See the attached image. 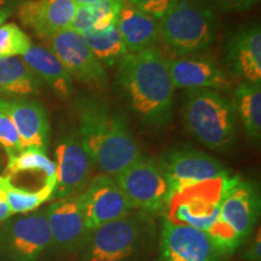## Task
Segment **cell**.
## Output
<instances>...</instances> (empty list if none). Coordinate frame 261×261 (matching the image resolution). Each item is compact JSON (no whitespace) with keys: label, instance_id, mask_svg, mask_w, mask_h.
Returning <instances> with one entry per match:
<instances>
[{"label":"cell","instance_id":"obj_26","mask_svg":"<svg viewBox=\"0 0 261 261\" xmlns=\"http://www.w3.org/2000/svg\"><path fill=\"white\" fill-rule=\"evenodd\" d=\"M84 38L97 60L107 67L120 64L128 55L116 24L103 32H91Z\"/></svg>","mask_w":261,"mask_h":261},{"label":"cell","instance_id":"obj_11","mask_svg":"<svg viewBox=\"0 0 261 261\" xmlns=\"http://www.w3.org/2000/svg\"><path fill=\"white\" fill-rule=\"evenodd\" d=\"M56 189L54 198L77 197L87 187L94 165L87 155L77 129L70 128L58 139L56 148Z\"/></svg>","mask_w":261,"mask_h":261},{"label":"cell","instance_id":"obj_6","mask_svg":"<svg viewBox=\"0 0 261 261\" xmlns=\"http://www.w3.org/2000/svg\"><path fill=\"white\" fill-rule=\"evenodd\" d=\"M226 177L201 181L174 191L166 207V220L208 232L219 219Z\"/></svg>","mask_w":261,"mask_h":261},{"label":"cell","instance_id":"obj_15","mask_svg":"<svg viewBox=\"0 0 261 261\" xmlns=\"http://www.w3.org/2000/svg\"><path fill=\"white\" fill-rule=\"evenodd\" d=\"M225 65L228 75L241 83L261 84V28L257 22L243 24L225 44Z\"/></svg>","mask_w":261,"mask_h":261},{"label":"cell","instance_id":"obj_7","mask_svg":"<svg viewBox=\"0 0 261 261\" xmlns=\"http://www.w3.org/2000/svg\"><path fill=\"white\" fill-rule=\"evenodd\" d=\"M114 179L135 211L149 215L165 212L172 189L155 159L140 155Z\"/></svg>","mask_w":261,"mask_h":261},{"label":"cell","instance_id":"obj_33","mask_svg":"<svg viewBox=\"0 0 261 261\" xmlns=\"http://www.w3.org/2000/svg\"><path fill=\"white\" fill-rule=\"evenodd\" d=\"M214 8L225 12H243L255 8L260 0H210Z\"/></svg>","mask_w":261,"mask_h":261},{"label":"cell","instance_id":"obj_12","mask_svg":"<svg viewBox=\"0 0 261 261\" xmlns=\"http://www.w3.org/2000/svg\"><path fill=\"white\" fill-rule=\"evenodd\" d=\"M158 162L171 185L172 194L189 185L230 174L219 160L190 146L168 150Z\"/></svg>","mask_w":261,"mask_h":261},{"label":"cell","instance_id":"obj_28","mask_svg":"<svg viewBox=\"0 0 261 261\" xmlns=\"http://www.w3.org/2000/svg\"><path fill=\"white\" fill-rule=\"evenodd\" d=\"M31 45V38L16 23L0 25V58L23 56Z\"/></svg>","mask_w":261,"mask_h":261},{"label":"cell","instance_id":"obj_30","mask_svg":"<svg viewBox=\"0 0 261 261\" xmlns=\"http://www.w3.org/2000/svg\"><path fill=\"white\" fill-rule=\"evenodd\" d=\"M0 146L6 155H15L23 150L21 138L14 123L4 114H0Z\"/></svg>","mask_w":261,"mask_h":261},{"label":"cell","instance_id":"obj_17","mask_svg":"<svg viewBox=\"0 0 261 261\" xmlns=\"http://www.w3.org/2000/svg\"><path fill=\"white\" fill-rule=\"evenodd\" d=\"M174 89L225 91L230 87L226 70L207 55H187L168 60Z\"/></svg>","mask_w":261,"mask_h":261},{"label":"cell","instance_id":"obj_38","mask_svg":"<svg viewBox=\"0 0 261 261\" xmlns=\"http://www.w3.org/2000/svg\"><path fill=\"white\" fill-rule=\"evenodd\" d=\"M73 2L76 4V6H79V5H94L97 4L98 2H100V0H73Z\"/></svg>","mask_w":261,"mask_h":261},{"label":"cell","instance_id":"obj_21","mask_svg":"<svg viewBox=\"0 0 261 261\" xmlns=\"http://www.w3.org/2000/svg\"><path fill=\"white\" fill-rule=\"evenodd\" d=\"M25 65L61 99H68L73 92V79L47 47L31 45L22 56Z\"/></svg>","mask_w":261,"mask_h":261},{"label":"cell","instance_id":"obj_10","mask_svg":"<svg viewBox=\"0 0 261 261\" xmlns=\"http://www.w3.org/2000/svg\"><path fill=\"white\" fill-rule=\"evenodd\" d=\"M227 257L204 231L163 221L155 261H227Z\"/></svg>","mask_w":261,"mask_h":261},{"label":"cell","instance_id":"obj_5","mask_svg":"<svg viewBox=\"0 0 261 261\" xmlns=\"http://www.w3.org/2000/svg\"><path fill=\"white\" fill-rule=\"evenodd\" d=\"M259 215L260 194L256 185L230 175L221 201L219 219L207 233L228 256L250 236Z\"/></svg>","mask_w":261,"mask_h":261},{"label":"cell","instance_id":"obj_37","mask_svg":"<svg viewBox=\"0 0 261 261\" xmlns=\"http://www.w3.org/2000/svg\"><path fill=\"white\" fill-rule=\"evenodd\" d=\"M14 9L11 8H0V25L4 24V22L11 16Z\"/></svg>","mask_w":261,"mask_h":261},{"label":"cell","instance_id":"obj_1","mask_svg":"<svg viewBox=\"0 0 261 261\" xmlns=\"http://www.w3.org/2000/svg\"><path fill=\"white\" fill-rule=\"evenodd\" d=\"M116 86L139 121L154 128L171 123L175 89L168 58L158 47L127 55L117 70Z\"/></svg>","mask_w":261,"mask_h":261},{"label":"cell","instance_id":"obj_13","mask_svg":"<svg viewBox=\"0 0 261 261\" xmlns=\"http://www.w3.org/2000/svg\"><path fill=\"white\" fill-rule=\"evenodd\" d=\"M46 42L48 50L58 58L71 79L97 89L106 86V69L84 37L68 28L47 39Z\"/></svg>","mask_w":261,"mask_h":261},{"label":"cell","instance_id":"obj_9","mask_svg":"<svg viewBox=\"0 0 261 261\" xmlns=\"http://www.w3.org/2000/svg\"><path fill=\"white\" fill-rule=\"evenodd\" d=\"M76 200L87 231L135 212L114 177L103 173L91 179Z\"/></svg>","mask_w":261,"mask_h":261},{"label":"cell","instance_id":"obj_32","mask_svg":"<svg viewBox=\"0 0 261 261\" xmlns=\"http://www.w3.org/2000/svg\"><path fill=\"white\" fill-rule=\"evenodd\" d=\"M94 24V14L92 5H79L76 6L75 14L71 18L69 29L74 31L81 37H85L92 32Z\"/></svg>","mask_w":261,"mask_h":261},{"label":"cell","instance_id":"obj_20","mask_svg":"<svg viewBox=\"0 0 261 261\" xmlns=\"http://www.w3.org/2000/svg\"><path fill=\"white\" fill-rule=\"evenodd\" d=\"M75 112L79 122L77 133L87 155L93 162L100 142L109 127L113 112L104 100L90 96L80 97L75 100Z\"/></svg>","mask_w":261,"mask_h":261},{"label":"cell","instance_id":"obj_22","mask_svg":"<svg viewBox=\"0 0 261 261\" xmlns=\"http://www.w3.org/2000/svg\"><path fill=\"white\" fill-rule=\"evenodd\" d=\"M116 25L128 54L155 47V44L160 40L159 21L130 5L126 0Z\"/></svg>","mask_w":261,"mask_h":261},{"label":"cell","instance_id":"obj_3","mask_svg":"<svg viewBox=\"0 0 261 261\" xmlns=\"http://www.w3.org/2000/svg\"><path fill=\"white\" fill-rule=\"evenodd\" d=\"M182 120L188 132L208 149L224 152L236 143L234 108L219 91L188 90L182 102Z\"/></svg>","mask_w":261,"mask_h":261},{"label":"cell","instance_id":"obj_29","mask_svg":"<svg viewBox=\"0 0 261 261\" xmlns=\"http://www.w3.org/2000/svg\"><path fill=\"white\" fill-rule=\"evenodd\" d=\"M125 0H100L92 5L94 24L92 32H103L117 23Z\"/></svg>","mask_w":261,"mask_h":261},{"label":"cell","instance_id":"obj_2","mask_svg":"<svg viewBox=\"0 0 261 261\" xmlns=\"http://www.w3.org/2000/svg\"><path fill=\"white\" fill-rule=\"evenodd\" d=\"M152 215L132 212L89 231L76 254L80 261H135L154 247Z\"/></svg>","mask_w":261,"mask_h":261},{"label":"cell","instance_id":"obj_24","mask_svg":"<svg viewBox=\"0 0 261 261\" xmlns=\"http://www.w3.org/2000/svg\"><path fill=\"white\" fill-rule=\"evenodd\" d=\"M237 120L253 142L261 139V84L240 83L232 94Z\"/></svg>","mask_w":261,"mask_h":261},{"label":"cell","instance_id":"obj_31","mask_svg":"<svg viewBox=\"0 0 261 261\" xmlns=\"http://www.w3.org/2000/svg\"><path fill=\"white\" fill-rule=\"evenodd\" d=\"M156 21H160L173 9L178 0H126Z\"/></svg>","mask_w":261,"mask_h":261},{"label":"cell","instance_id":"obj_35","mask_svg":"<svg viewBox=\"0 0 261 261\" xmlns=\"http://www.w3.org/2000/svg\"><path fill=\"white\" fill-rule=\"evenodd\" d=\"M11 215L14 214H12L8 204V201H6L5 192L2 188V175H0V224L4 223L9 218H11Z\"/></svg>","mask_w":261,"mask_h":261},{"label":"cell","instance_id":"obj_4","mask_svg":"<svg viewBox=\"0 0 261 261\" xmlns=\"http://www.w3.org/2000/svg\"><path fill=\"white\" fill-rule=\"evenodd\" d=\"M218 24L210 0H178L159 21L160 40L177 57L201 54L214 42Z\"/></svg>","mask_w":261,"mask_h":261},{"label":"cell","instance_id":"obj_19","mask_svg":"<svg viewBox=\"0 0 261 261\" xmlns=\"http://www.w3.org/2000/svg\"><path fill=\"white\" fill-rule=\"evenodd\" d=\"M75 10L73 0H24L18 6L17 16L25 28L46 41L69 28Z\"/></svg>","mask_w":261,"mask_h":261},{"label":"cell","instance_id":"obj_36","mask_svg":"<svg viewBox=\"0 0 261 261\" xmlns=\"http://www.w3.org/2000/svg\"><path fill=\"white\" fill-rule=\"evenodd\" d=\"M24 0H0V8H11L19 6Z\"/></svg>","mask_w":261,"mask_h":261},{"label":"cell","instance_id":"obj_14","mask_svg":"<svg viewBox=\"0 0 261 261\" xmlns=\"http://www.w3.org/2000/svg\"><path fill=\"white\" fill-rule=\"evenodd\" d=\"M139 145L130 132L128 120L120 110L112 113L109 127L93 159L94 167L110 177L121 173L139 156Z\"/></svg>","mask_w":261,"mask_h":261},{"label":"cell","instance_id":"obj_27","mask_svg":"<svg viewBox=\"0 0 261 261\" xmlns=\"http://www.w3.org/2000/svg\"><path fill=\"white\" fill-rule=\"evenodd\" d=\"M2 188L12 214H24L37 211L45 202L52 200L55 194V189L50 185H42L37 190L16 187L5 175H2Z\"/></svg>","mask_w":261,"mask_h":261},{"label":"cell","instance_id":"obj_18","mask_svg":"<svg viewBox=\"0 0 261 261\" xmlns=\"http://www.w3.org/2000/svg\"><path fill=\"white\" fill-rule=\"evenodd\" d=\"M45 210L51 231L50 250L58 255L76 253L89 232L76 197L58 200Z\"/></svg>","mask_w":261,"mask_h":261},{"label":"cell","instance_id":"obj_8","mask_svg":"<svg viewBox=\"0 0 261 261\" xmlns=\"http://www.w3.org/2000/svg\"><path fill=\"white\" fill-rule=\"evenodd\" d=\"M51 249L46 210L9 218L0 227V260L40 261Z\"/></svg>","mask_w":261,"mask_h":261},{"label":"cell","instance_id":"obj_34","mask_svg":"<svg viewBox=\"0 0 261 261\" xmlns=\"http://www.w3.org/2000/svg\"><path fill=\"white\" fill-rule=\"evenodd\" d=\"M244 261H261V238L260 231H257L256 237L248 246L243 256Z\"/></svg>","mask_w":261,"mask_h":261},{"label":"cell","instance_id":"obj_25","mask_svg":"<svg viewBox=\"0 0 261 261\" xmlns=\"http://www.w3.org/2000/svg\"><path fill=\"white\" fill-rule=\"evenodd\" d=\"M39 174L45 184L56 189V162L47 156V150L25 148L21 152L8 156L5 177L12 179L21 174Z\"/></svg>","mask_w":261,"mask_h":261},{"label":"cell","instance_id":"obj_16","mask_svg":"<svg viewBox=\"0 0 261 261\" xmlns=\"http://www.w3.org/2000/svg\"><path fill=\"white\" fill-rule=\"evenodd\" d=\"M0 114L11 120L17 129L22 146L47 150L50 121L44 106L25 97L0 98Z\"/></svg>","mask_w":261,"mask_h":261},{"label":"cell","instance_id":"obj_23","mask_svg":"<svg viewBox=\"0 0 261 261\" xmlns=\"http://www.w3.org/2000/svg\"><path fill=\"white\" fill-rule=\"evenodd\" d=\"M40 80L32 73L22 58H0V98H18L38 94Z\"/></svg>","mask_w":261,"mask_h":261}]
</instances>
